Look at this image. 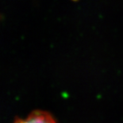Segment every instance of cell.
I'll use <instances>...</instances> for the list:
<instances>
[{
  "label": "cell",
  "mask_w": 123,
  "mask_h": 123,
  "mask_svg": "<svg viewBox=\"0 0 123 123\" xmlns=\"http://www.w3.org/2000/svg\"><path fill=\"white\" fill-rule=\"evenodd\" d=\"M14 123H57V122L49 112L34 110L24 118H17Z\"/></svg>",
  "instance_id": "cell-1"
}]
</instances>
